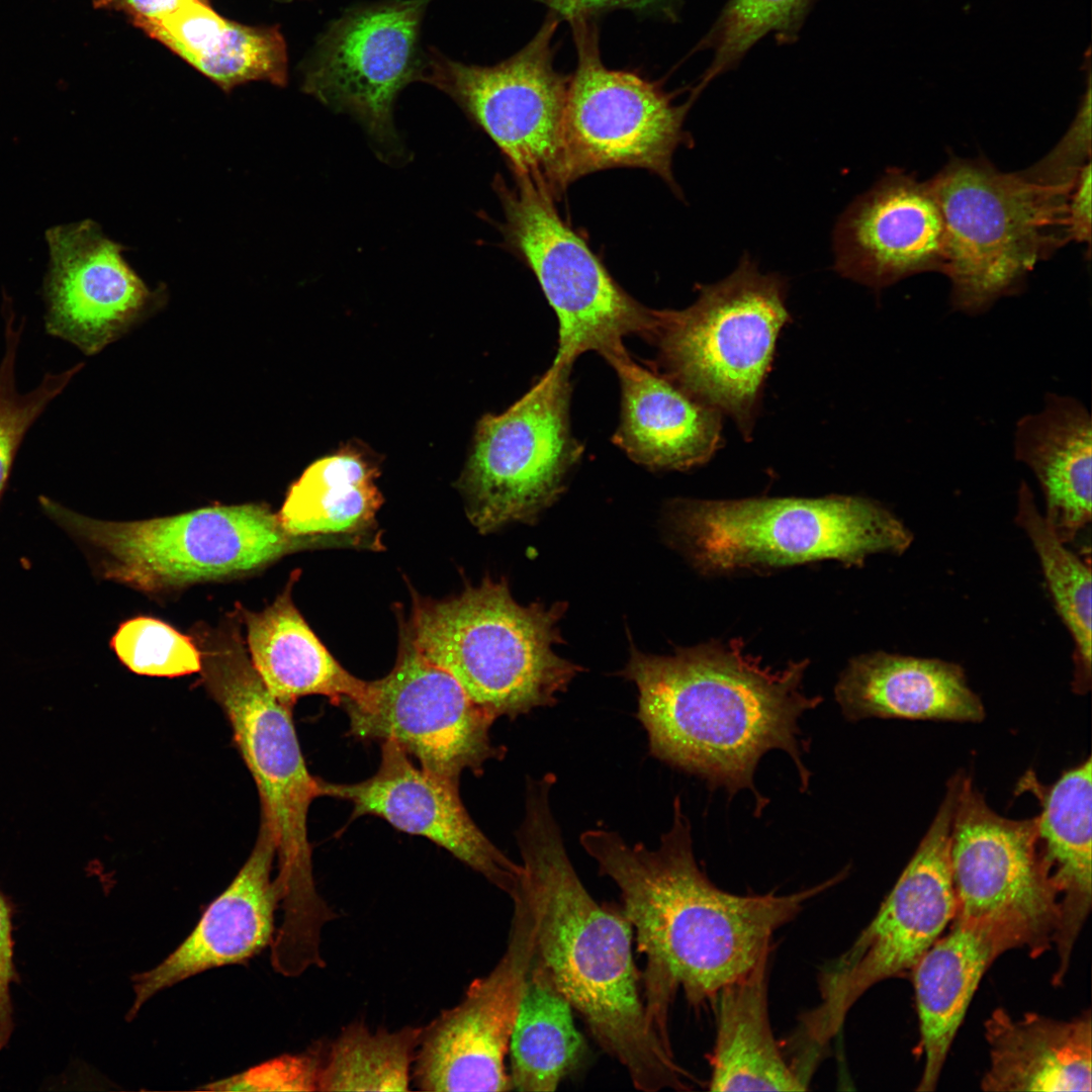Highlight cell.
<instances>
[{
  "mask_svg": "<svg viewBox=\"0 0 1092 1092\" xmlns=\"http://www.w3.org/2000/svg\"><path fill=\"white\" fill-rule=\"evenodd\" d=\"M599 872L619 888L623 915L645 957L643 1001L649 1020L670 1044L669 1011L678 990L694 1006L714 1002L728 984L769 957L774 933L843 873L788 895H737L699 867L689 819L676 797L672 824L659 846L628 844L608 829L580 835Z\"/></svg>",
  "mask_w": 1092,
  "mask_h": 1092,
  "instance_id": "cell-1",
  "label": "cell"
},
{
  "mask_svg": "<svg viewBox=\"0 0 1092 1092\" xmlns=\"http://www.w3.org/2000/svg\"><path fill=\"white\" fill-rule=\"evenodd\" d=\"M808 665L805 659L772 669L734 639L663 656L632 646L620 674L638 690L637 718L654 757L712 789L724 788L731 795L752 791L760 813L767 801L755 790L753 778L768 751L787 752L802 791L809 787L811 775L803 763L809 741L798 722L822 698L803 690Z\"/></svg>",
  "mask_w": 1092,
  "mask_h": 1092,
  "instance_id": "cell-2",
  "label": "cell"
},
{
  "mask_svg": "<svg viewBox=\"0 0 1092 1092\" xmlns=\"http://www.w3.org/2000/svg\"><path fill=\"white\" fill-rule=\"evenodd\" d=\"M548 772L527 779L525 816L517 832L519 891L534 923L535 952L597 1042L641 1091L687 1090L685 1072L651 1024L623 913L599 904L584 888L553 816Z\"/></svg>",
  "mask_w": 1092,
  "mask_h": 1092,
  "instance_id": "cell-3",
  "label": "cell"
},
{
  "mask_svg": "<svg viewBox=\"0 0 1092 1092\" xmlns=\"http://www.w3.org/2000/svg\"><path fill=\"white\" fill-rule=\"evenodd\" d=\"M202 685L223 711L235 744L260 797V824L276 849L282 910L280 926L292 934L312 932L333 910L318 895L312 875L307 814L321 797L318 778L307 769L291 716L254 668L237 622L195 629Z\"/></svg>",
  "mask_w": 1092,
  "mask_h": 1092,
  "instance_id": "cell-4",
  "label": "cell"
},
{
  "mask_svg": "<svg viewBox=\"0 0 1092 1092\" xmlns=\"http://www.w3.org/2000/svg\"><path fill=\"white\" fill-rule=\"evenodd\" d=\"M564 603L518 604L504 578H484L446 600L415 598L407 632L489 717L515 720L557 703L582 670L553 650Z\"/></svg>",
  "mask_w": 1092,
  "mask_h": 1092,
  "instance_id": "cell-5",
  "label": "cell"
},
{
  "mask_svg": "<svg viewBox=\"0 0 1092 1092\" xmlns=\"http://www.w3.org/2000/svg\"><path fill=\"white\" fill-rule=\"evenodd\" d=\"M666 521L672 542L707 574L820 560L861 565L904 553L911 530L878 502L851 495L677 499Z\"/></svg>",
  "mask_w": 1092,
  "mask_h": 1092,
  "instance_id": "cell-6",
  "label": "cell"
},
{
  "mask_svg": "<svg viewBox=\"0 0 1092 1092\" xmlns=\"http://www.w3.org/2000/svg\"><path fill=\"white\" fill-rule=\"evenodd\" d=\"M928 183L943 217L942 274L957 311L980 314L1018 293L1040 261L1070 243L1069 195L1024 170L1003 172L983 157H952Z\"/></svg>",
  "mask_w": 1092,
  "mask_h": 1092,
  "instance_id": "cell-7",
  "label": "cell"
},
{
  "mask_svg": "<svg viewBox=\"0 0 1092 1092\" xmlns=\"http://www.w3.org/2000/svg\"><path fill=\"white\" fill-rule=\"evenodd\" d=\"M698 288L687 308L654 309L645 339L657 350L650 366L750 437L777 338L791 321L788 280L761 273L744 253L731 274Z\"/></svg>",
  "mask_w": 1092,
  "mask_h": 1092,
  "instance_id": "cell-8",
  "label": "cell"
},
{
  "mask_svg": "<svg viewBox=\"0 0 1092 1092\" xmlns=\"http://www.w3.org/2000/svg\"><path fill=\"white\" fill-rule=\"evenodd\" d=\"M43 512L97 553L104 578L158 593L255 572L317 542L286 532L264 504L214 506L143 521L96 520L41 495Z\"/></svg>",
  "mask_w": 1092,
  "mask_h": 1092,
  "instance_id": "cell-9",
  "label": "cell"
},
{
  "mask_svg": "<svg viewBox=\"0 0 1092 1092\" xmlns=\"http://www.w3.org/2000/svg\"><path fill=\"white\" fill-rule=\"evenodd\" d=\"M962 772L947 783L928 830L876 916L818 976L819 1004L805 1012L794 1044L818 1059L855 1002L874 985L912 971L956 913L949 844Z\"/></svg>",
  "mask_w": 1092,
  "mask_h": 1092,
  "instance_id": "cell-10",
  "label": "cell"
},
{
  "mask_svg": "<svg viewBox=\"0 0 1092 1092\" xmlns=\"http://www.w3.org/2000/svg\"><path fill=\"white\" fill-rule=\"evenodd\" d=\"M560 21L548 11L528 43L493 66L465 64L428 48L418 79L448 95L489 135L516 179L553 198L567 185L562 126L570 76L555 69L552 43Z\"/></svg>",
  "mask_w": 1092,
  "mask_h": 1092,
  "instance_id": "cell-11",
  "label": "cell"
},
{
  "mask_svg": "<svg viewBox=\"0 0 1092 1092\" xmlns=\"http://www.w3.org/2000/svg\"><path fill=\"white\" fill-rule=\"evenodd\" d=\"M952 921L989 934L1005 952L1037 957L1055 944L1060 907L1038 856L1036 817L992 810L963 774L950 828Z\"/></svg>",
  "mask_w": 1092,
  "mask_h": 1092,
  "instance_id": "cell-12",
  "label": "cell"
},
{
  "mask_svg": "<svg viewBox=\"0 0 1092 1092\" xmlns=\"http://www.w3.org/2000/svg\"><path fill=\"white\" fill-rule=\"evenodd\" d=\"M571 368L553 362L506 412L478 422L460 487L480 533L533 523L565 489L583 452L570 428Z\"/></svg>",
  "mask_w": 1092,
  "mask_h": 1092,
  "instance_id": "cell-13",
  "label": "cell"
},
{
  "mask_svg": "<svg viewBox=\"0 0 1092 1092\" xmlns=\"http://www.w3.org/2000/svg\"><path fill=\"white\" fill-rule=\"evenodd\" d=\"M494 188L505 213L510 248L536 276L558 318L554 363L573 365L581 354L602 357L624 347L627 336L646 339L654 309L632 298L611 277L586 243L559 216L553 197L527 179Z\"/></svg>",
  "mask_w": 1092,
  "mask_h": 1092,
  "instance_id": "cell-14",
  "label": "cell"
},
{
  "mask_svg": "<svg viewBox=\"0 0 1092 1092\" xmlns=\"http://www.w3.org/2000/svg\"><path fill=\"white\" fill-rule=\"evenodd\" d=\"M577 55L570 75L563 115L562 141L567 184L595 171L639 167L661 177L679 195L672 175V156L692 138L682 129L699 96L682 104L661 82L611 70L601 56L597 18L568 21Z\"/></svg>",
  "mask_w": 1092,
  "mask_h": 1092,
  "instance_id": "cell-15",
  "label": "cell"
},
{
  "mask_svg": "<svg viewBox=\"0 0 1092 1092\" xmlns=\"http://www.w3.org/2000/svg\"><path fill=\"white\" fill-rule=\"evenodd\" d=\"M431 0H382L347 9L317 37L301 66V88L355 117L386 161L402 158L392 119L400 91L417 82L421 29Z\"/></svg>",
  "mask_w": 1092,
  "mask_h": 1092,
  "instance_id": "cell-16",
  "label": "cell"
},
{
  "mask_svg": "<svg viewBox=\"0 0 1092 1092\" xmlns=\"http://www.w3.org/2000/svg\"><path fill=\"white\" fill-rule=\"evenodd\" d=\"M344 705L355 737L392 741L421 767L455 785L465 770L478 775L506 752L490 740L494 720L418 651L406 631L393 668Z\"/></svg>",
  "mask_w": 1092,
  "mask_h": 1092,
  "instance_id": "cell-17",
  "label": "cell"
},
{
  "mask_svg": "<svg viewBox=\"0 0 1092 1092\" xmlns=\"http://www.w3.org/2000/svg\"><path fill=\"white\" fill-rule=\"evenodd\" d=\"M506 951L461 1000L421 1027L412 1085L426 1092L509 1091L512 1030L535 949L530 906L520 893Z\"/></svg>",
  "mask_w": 1092,
  "mask_h": 1092,
  "instance_id": "cell-18",
  "label": "cell"
},
{
  "mask_svg": "<svg viewBox=\"0 0 1092 1092\" xmlns=\"http://www.w3.org/2000/svg\"><path fill=\"white\" fill-rule=\"evenodd\" d=\"M46 332L93 356L140 322L158 300L122 257V246L90 219L46 234Z\"/></svg>",
  "mask_w": 1092,
  "mask_h": 1092,
  "instance_id": "cell-19",
  "label": "cell"
},
{
  "mask_svg": "<svg viewBox=\"0 0 1092 1092\" xmlns=\"http://www.w3.org/2000/svg\"><path fill=\"white\" fill-rule=\"evenodd\" d=\"M833 269L881 290L910 276L943 272L945 231L927 181L891 168L838 218Z\"/></svg>",
  "mask_w": 1092,
  "mask_h": 1092,
  "instance_id": "cell-20",
  "label": "cell"
},
{
  "mask_svg": "<svg viewBox=\"0 0 1092 1092\" xmlns=\"http://www.w3.org/2000/svg\"><path fill=\"white\" fill-rule=\"evenodd\" d=\"M408 756L396 743L383 741L380 764L372 777L353 784L318 778L321 796L350 802L353 817L376 816L400 831L428 838L513 899L521 864L506 856L474 823L459 785L417 767Z\"/></svg>",
  "mask_w": 1092,
  "mask_h": 1092,
  "instance_id": "cell-21",
  "label": "cell"
},
{
  "mask_svg": "<svg viewBox=\"0 0 1092 1092\" xmlns=\"http://www.w3.org/2000/svg\"><path fill=\"white\" fill-rule=\"evenodd\" d=\"M276 849L260 824L256 843L229 887L206 908L192 932L155 968L132 977L127 1018L157 993L209 969L242 964L271 945L280 890L271 878Z\"/></svg>",
  "mask_w": 1092,
  "mask_h": 1092,
  "instance_id": "cell-22",
  "label": "cell"
},
{
  "mask_svg": "<svg viewBox=\"0 0 1092 1092\" xmlns=\"http://www.w3.org/2000/svg\"><path fill=\"white\" fill-rule=\"evenodd\" d=\"M621 387V418L612 440L633 461L654 470H686L720 446L721 413L668 377L637 364L625 347L604 357Z\"/></svg>",
  "mask_w": 1092,
  "mask_h": 1092,
  "instance_id": "cell-23",
  "label": "cell"
},
{
  "mask_svg": "<svg viewBox=\"0 0 1092 1092\" xmlns=\"http://www.w3.org/2000/svg\"><path fill=\"white\" fill-rule=\"evenodd\" d=\"M848 721L869 718L980 722L981 698L964 668L939 658L875 651L853 657L834 688Z\"/></svg>",
  "mask_w": 1092,
  "mask_h": 1092,
  "instance_id": "cell-24",
  "label": "cell"
},
{
  "mask_svg": "<svg viewBox=\"0 0 1092 1092\" xmlns=\"http://www.w3.org/2000/svg\"><path fill=\"white\" fill-rule=\"evenodd\" d=\"M1018 788L1038 800L1036 844L1045 876L1060 907L1055 941L1060 957L1056 980L1066 972L1071 950L1091 907L1092 760L1066 770L1054 784L1042 785L1032 771Z\"/></svg>",
  "mask_w": 1092,
  "mask_h": 1092,
  "instance_id": "cell-25",
  "label": "cell"
},
{
  "mask_svg": "<svg viewBox=\"0 0 1092 1092\" xmlns=\"http://www.w3.org/2000/svg\"><path fill=\"white\" fill-rule=\"evenodd\" d=\"M1013 453L1037 479L1045 521L1068 544L1092 518V425L1083 402L1048 392L1035 413L1022 416L1013 433Z\"/></svg>",
  "mask_w": 1092,
  "mask_h": 1092,
  "instance_id": "cell-26",
  "label": "cell"
},
{
  "mask_svg": "<svg viewBox=\"0 0 1092 1092\" xmlns=\"http://www.w3.org/2000/svg\"><path fill=\"white\" fill-rule=\"evenodd\" d=\"M1090 1012L1072 1020L996 1009L985 1022V1091H1091Z\"/></svg>",
  "mask_w": 1092,
  "mask_h": 1092,
  "instance_id": "cell-27",
  "label": "cell"
},
{
  "mask_svg": "<svg viewBox=\"0 0 1092 1092\" xmlns=\"http://www.w3.org/2000/svg\"><path fill=\"white\" fill-rule=\"evenodd\" d=\"M132 23L224 91L251 81L287 83L286 43L277 26L232 21L202 0H189L160 19Z\"/></svg>",
  "mask_w": 1092,
  "mask_h": 1092,
  "instance_id": "cell-28",
  "label": "cell"
},
{
  "mask_svg": "<svg viewBox=\"0 0 1092 1092\" xmlns=\"http://www.w3.org/2000/svg\"><path fill=\"white\" fill-rule=\"evenodd\" d=\"M291 585L261 612L241 609L254 668L268 692L288 707L311 695L335 704L359 700L367 681L346 670L318 640L294 606Z\"/></svg>",
  "mask_w": 1092,
  "mask_h": 1092,
  "instance_id": "cell-29",
  "label": "cell"
},
{
  "mask_svg": "<svg viewBox=\"0 0 1092 1092\" xmlns=\"http://www.w3.org/2000/svg\"><path fill=\"white\" fill-rule=\"evenodd\" d=\"M768 958L720 990L710 1059L712 1091H802L800 1079L778 1043L768 1011Z\"/></svg>",
  "mask_w": 1092,
  "mask_h": 1092,
  "instance_id": "cell-30",
  "label": "cell"
},
{
  "mask_svg": "<svg viewBox=\"0 0 1092 1092\" xmlns=\"http://www.w3.org/2000/svg\"><path fill=\"white\" fill-rule=\"evenodd\" d=\"M913 968L919 1017V1053L924 1059L916 1090L931 1091L978 985L992 962L1003 953L986 932L952 921Z\"/></svg>",
  "mask_w": 1092,
  "mask_h": 1092,
  "instance_id": "cell-31",
  "label": "cell"
},
{
  "mask_svg": "<svg viewBox=\"0 0 1092 1092\" xmlns=\"http://www.w3.org/2000/svg\"><path fill=\"white\" fill-rule=\"evenodd\" d=\"M572 1006L535 952L511 1034L512 1090L555 1091L583 1053Z\"/></svg>",
  "mask_w": 1092,
  "mask_h": 1092,
  "instance_id": "cell-32",
  "label": "cell"
},
{
  "mask_svg": "<svg viewBox=\"0 0 1092 1092\" xmlns=\"http://www.w3.org/2000/svg\"><path fill=\"white\" fill-rule=\"evenodd\" d=\"M376 468L345 449L308 466L289 488L277 514L295 536L352 534L369 526L382 503Z\"/></svg>",
  "mask_w": 1092,
  "mask_h": 1092,
  "instance_id": "cell-33",
  "label": "cell"
},
{
  "mask_svg": "<svg viewBox=\"0 0 1092 1092\" xmlns=\"http://www.w3.org/2000/svg\"><path fill=\"white\" fill-rule=\"evenodd\" d=\"M1015 521L1028 537L1040 563L1054 607L1073 644L1072 689L1085 695L1092 679L1091 566L1059 539L1038 510L1031 488L1021 481Z\"/></svg>",
  "mask_w": 1092,
  "mask_h": 1092,
  "instance_id": "cell-34",
  "label": "cell"
},
{
  "mask_svg": "<svg viewBox=\"0 0 1092 1092\" xmlns=\"http://www.w3.org/2000/svg\"><path fill=\"white\" fill-rule=\"evenodd\" d=\"M421 1026L372 1030L363 1021L325 1042L318 1091H407Z\"/></svg>",
  "mask_w": 1092,
  "mask_h": 1092,
  "instance_id": "cell-35",
  "label": "cell"
},
{
  "mask_svg": "<svg viewBox=\"0 0 1092 1092\" xmlns=\"http://www.w3.org/2000/svg\"><path fill=\"white\" fill-rule=\"evenodd\" d=\"M814 0H727L693 53L710 51L712 60L697 88L703 91L719 76L735 69L765 35L779 43L795 42Z\"/></svg>",
  "mask_w": 1092,
  "mask_h": 1092,
  "instance_id": "cell-36",
  "label": "cell"
},
{
  "mask_svg": "<svg viewBox=\"0 0 1092 1092\" xmlns=\"http://www.w3.org/2000/svg\"><path fill=\"white\" fill-rule=\"evenodd\" d=\"M5 310V352L0 363V496L27 431L83 367V363H78L60 373H46L34 389L19 393L14 367L24 324L15 326L10 306Z\"/></svg>",
  "mask_w": 1092,
  "mask_h": 1092,
  "instance_id": "cell-37",
  "label": "cell"
},
{
  "mask_svg": "<svg viewBox=\"0 0 1092 1092\" xmlns=\"http://www.w3.org/2000/svg\"><path fill=\"white\" fill-rule=\"evenodd\" d=\"M111 647L120 661L139 674L175 677L201 669V655L194 640L151 617L122 623L111 639Z\"/></svg>",
  "mask_w": 1092,
  "mask_h": 1092,
  "instance_id": "cell-38",
  "label": "cell"
},
{
  "mask_svg": "<svg viewBox=\"0 0 1092 1092\" xmlns=\"http://www.w3.org/2000/svg\"><path fill=\"white\" fill-rule=\"evenodd\" d=\"M1086 91L1069 129L1059 143L1024 172L1036 182L1070 193L1085 164L1091 161V69L1087 51Z\"/></svg>",
  "mask_w": 1092,
  "mask_h": 1092,
  "instance_id": "cell-39",
  "label": "cell"
},
{
  "mask_svg": "<svg viewBox=\"0 0 1092 1092\" xmlns=\"http://www.w3.org/2000/svg\"><path fill=\"white\" fill-rule=\"evenodd\" d=\"M325 1042L298 1055H286L236 1076L211 1083L209 1090L318 1091Z\"/></svg>",
  "mask_w": 1092,
  "mask_h": 1092,
  "instance_id": "cell-40",
  "label": "cell"
},
{
  "mask_svg": "<svg viewBox=\"0 0 1092 1092\" xmlns=\"http://www.w3.org/2000/svg\"><path fill=\"white\" fill-rule=\"evenodd\" d=\"M548 8L560 20L577 17L597 18L617 9H626L639 16L675 21L680 9L679 0H532Z\"/></svg>",
  "mask_w": 1092,
  "mask_h": 1092,
  "instance_id": "cell-41",
  "label": "cell"
},
{
  "mask_svg": "<svg viewBox=\"0 0 1092 1092\" xmlns=\"http://www.w3.org/2000/svg\"><path fill=\"white\" fill-rule=\"evenodd\" d=\"M12 906L0 892V1050L8 1042L12 1029L10 984L15 981L13 966Z\"/></svg>",
  "mask_w": 1092,
  "mask_h": 1092,
  "instance_id": "cell-42",
  "label": "cell"
},
{
  "mask_svg": "<svg viewBox=\"0 0 1092 1092\" xmlns=\"http://www.w3.org/2000/svg\"><path fill=\"white\" fill-rule=\"evenodd\" d=\"M1091 161L1081 169L1066 205V225L1070 242L1091 244Z\"/></svg>",
  "mask_w": 1092,
  "mask_h": 1092,
  "instance_id": "cell-43",
  "label": "cell"
},
{
  "mask_svg": "<svg viewBox=\"0 0 1092 1092\" xmlns=\"http://www.w3.org/2000/svg\"><path fill=\"white\" fill-rule=\"evenodd\" d=\"M99 8L122 11L132 19H160L189 0H93ZM206 1L207 0H202Z\"/></svg>",
  "mask_w": 1092,
  "mask_h": 1092,
  "instance_id": "cell-44",
  "label": "cell"
}]
</instances>
